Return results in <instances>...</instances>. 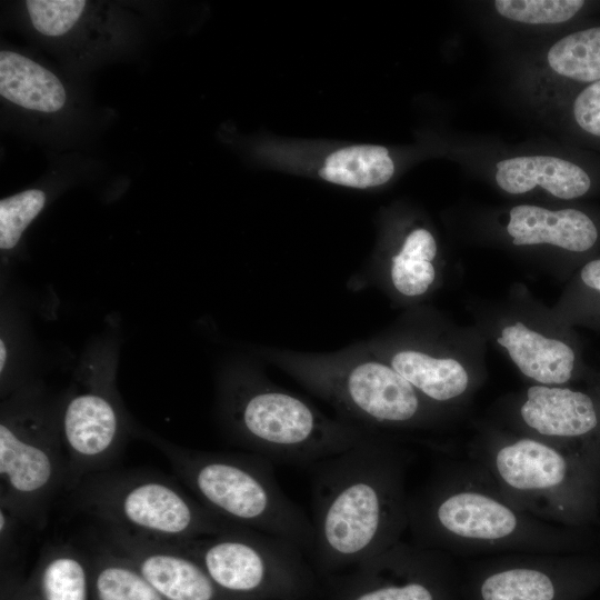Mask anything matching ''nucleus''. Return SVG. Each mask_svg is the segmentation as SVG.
Returning <instances> with one entry per match:
<instances>
[{
  "mask_svg": "<svg viewBox=\"0 0 600 600\" xmlns=\"http://www.w3.org/2000/svg\"><path fill=\"white\" fill-rule=\"evenodd\" d=\"M579 281L584 291L600 298V257L588 260L582 266L579 271Z\"/></svg>",
  "mask_w": 600,
  "mask_h": 600,
  "instance_id": "nucleus-30",
  "label": "nucleus"
},
{
  "mask_svg": "<svg viewBox=\"0 0 600 600\" xmlns=\"http://www.w3.org/2000/svg\"><path fill=\"white\" fill-rule=\"evenodd\" d=\"M436 518L447 531L472 539L504 538L517 526L516 516L509 508L476 492L448 497L438 506Z\"/></svg>",
  "mask_w": 600,
  "mask_h": 600,
  "instance_id": "nucleus-16",
  "label": "nucleus"
},
{
  "mask_svg": "<svg viewBox=\"0 0 600 600\" xmlns=\"http://www.w3.org/2000/svg\"><path fill=\"white\" fill-rule=\"evenodd\" d=\"M1 600H28L22 582H16L12 578L6 577V581L2 583Z\"/></svg>",
  "mask_w": 600,
  "mask_h": 600,
  "instance_id": "nucleus-31",
  "label": "nucleus"
},
{
  "mask_svg": "<svg viewBox=\"0 0 600 600\" xmlns=\"http://www.w3.org/2000/svg\"><path fill=\"white\" fill-rule=\"evenodd\" d=\"M352 600H433L432 592L422 583L378 586L361 590Z\"/></svg>",
  "mask_w": 600,
  "mask_h": 600,
  "instance_id": "nucleus-28",
  "label": "nucleus"
},
{
  "mask_svg": "<svg viewBox=\"0 0 600 600\" xmlns=\"http://www.w3.org/2000/svg\"><path fill=\"white\" fill-rule=\"evenodd\" d=\"M521 416L529 427L552 437L580 438L600 426V413L593 398L569 388L530 387Z\"/></svg>",
  "mask_w": 600,
  "mask_h": 600,
  "instance_id": "nucleus-11",
  "label": "nucleus"
},
{
  "mask_svg": "<svg viewBox=\"0 0 600 600\" xmlns=\"http://www.w3.org/2000/svg\"><path fill=\"white\" fill-rule=\"evenodd\" d=\"M481 596L483 600H552L554 587L543 572L510 569L487 578Z\"/></svg>",
  "mask_w": 600,
  "mask_h": 600,
  "instance_id": "nucleus-23",
  "label": "nucleus"
},
{
  "mask_svg": "<svg viewBox=\"0 0 600 600\" xmlns=\"http://www.w3.org/2000/svg\"><path fill=\"white\" fill-rule=\"evenodd\" d=\"M496 182L506 192L519 194L540 186L563 200L586 196L592 187L591 176L572 161L553 156H520L496 164Z\"/></svg>",
  "mask_w": 600,
  "mask_h": 600,
  "instance_id": "nucleus-12",
  "label": "nucleus"
},
{
  "mask_svg": "<svg viewBox=\"0 0 600 600\" xmlns=\"http://www.w3.org/2000/svg\"><path fill=\"white\" fill-rule=\"evenodd\" d=\"M74 506L104 528L183 542L233 526L214 516L170 479L146 471H101L70 492Z\"/></svg>",
  "mask_w": 600,
  "mask_h": 600,
  "instance_id": "nucleus-5",
  "label": "nucleus"
},
{
  "mask_svg": "<svg viewBox=\"0 0 600 600\" xmlns=\"http://www.w3.org/2000/svg\"><path fill=\"white\" fill-rule=\"evenodd\" d=\"M394 164L381 146H352L331 153L319 170L322 179L351 188L367 189L388 182Z\"/></svg>",
  "mask_w": 600,
  "mask_h": 600,
  "instance_id": "nucleus-21",
  "label": "nucleus"
},
{
  "mask_svg": "<svg viewBox=\"0 0 600 600\" xmlns=\"http://www.w3.org/2000/svg\"><path fill=\"white\" fill-rule=\"evenodd\" d=\"M0 94L29 110L54 112L66 102L59 79L31 59L16 52L0 53Z\"/></svg>",
  "mask_w": 600,
  "mask_h": 600,
  "instance_id": "nucleus-17",
  "label": "nucleus"
},
{
  "mask_svg": "<svg viewBox=\"0 0 600 600\" xmlns=\"http://www.w3.org/2000/svg\"><path fill=\"white\" fill-rule=\"evenodd\" d=\"M33 27L46 36H61L80 18L83 0H29L26 2Z\"/></svg>",
  "mask_w": 600,
  "mask_h": 600,
  "instance_id": "nucleus-26",
  "label": "nucleus"
},
{
  "mask_svg": "<svg viewBox=\"0 0 600 600\" xmlns=\"http://www.w3.org/2000/svg\"><path fill=\"white\" fill-rule=\"evenodd\" d=\"M107 546L129 560L163 600H229L201 564L173 542L104 528Z\"/></svg>",
  "mask_w": 600,
  "mask_h": 600,
  "instance_id": "nucleus-9",
  "label": "nucleus"
},
{
  "mask_svg": "<svg viewBox=\"0 0 600 600\" xmlns=\"http://www.w3.org/2000/svg\"><path fill=\"white\" fill-rule=\"evenodd\" d=\"M46 202L42 191H22L0 201V248L13 249L22 232L40 213Z\"/></svg>",
  "mask_w": 600,
  "mask_h": 600,
  "instance_id": "nucleus-25",
  "label": "nucleus"
},
{
  "mask_svg": "<svg viewBox=\"0 0 600 600\" xmlns=\"http://www.w3.org/2000/svg\"><path fill=\"white\" fill-rule=\"evenodd\" d=\"M497 341L526 377L540 383H566L577 368L578 354L570 343L547 338L521 322L504 327Z\"/></svg>",
  "mask_w": 600,
  "mask_h": 600,
  "instance_id": "nucleus-14",
  "label": "nucleus"
},
{
  "mask_svg": "<svg viewBox=\"0 0 600 600\" xmlns=\"http://www.w3.org/2000/svg\"><path fill=\"white\" fill-rule=\"evenodd\" d=\"M507 231L516 246L548 243L576 254L591 251L600 239L594 219L576 208L516 206L510 210Z\"/></svg>",
  "mask_w": 600,
  "mask_h": 600,
  "instance_id": "nucleus-10",
  "label": "nucleus"
},
{
  "mask_svg": "<svg viewBox=\"0 0 600 600\" xmlns=\"http://www.w3.org/2000/svg\"><path fill=\"white\" fill-rule=\"evenodd\" d=\"M59 424L67 459L64 490L71 492L87 477L109 470L124 442L127 423L110 386L90 380L67 398Z\"/></svg>",
  "mask_w": 600,
  "mask_h": 600,
  "instance_id": "nucleus-8",
  "label": "nucleus"
},
{
  "mask_svg": "<svg viewBox=\"0 0 600 600\" xmlns=\"http://www.w3.org/2000/svg\"><path fill=\"white\" fill-rule=\"evenodd\" d=\"M89 558L92 600H163L129 560L104 542Z\"/></svg>",
  "mask_w": 600,
  "mask_h": 600,
  "instance_id": "nucleus-20",
  "label": "nucleus"
},
{
  "mask_svg": "<svg viewBox=\"0 0 600 600\" xmlns=\"http://www.w3.org/2000/svg\"><path fill=\"white\" fill-rule=\"evenodd\" d=\"M150 441L204 508L222 520L267 533L312 553L311 520L280 488L272 462L254 453H226Z\"/></svg>",
  "mask_w": 600,
  "mask_h": 600,
  "instance_id": "nucleus-3",
  "label": "nucleus"
},
{
  "mask_svg": "<svg viewBox=\"0 0 600 600\" xmlns=\"http://www.w3.org/2000/svg\"><path fill=\"white\" fill-rule=\"evenodd\" d=\"M22 588L28 600H92L89 554L70 543L50 546Z\"/></svg>",
  "mask_w": 600,
  "mask_h": 600,
  "instance_id": "nucleus-15",
  "label": "nucleus"
},
{
  "mask_svg": "<svg viewBox=\"0 0 600 600\" xmlns=\"http://www.w3.org/2000/svg\"><path fill=\"white\" fill-rule=\"evenodd\" d=\"M550 69L582 88L600 81V26L567 34L547 54Z\"/></svg>",
  "mask_w": 600,
  "mask_h": 600,
  "instance_id": "nucleus-22",
  "label": "nucleus"
},
{
  "mask_svg": "<svg viewBox=\"0 0 600 600\" xmlns=\"http://www.w3.org/2000/svg\"><path fill=\"white\" fill-rule=\"evenodd\" d=\"M7 356H8L7 346L3 339H1L0 340V372L1 374H3V371L6 369Z\"/></svg>",
  "mask_w": 600,
  "mask_h": 600,
  "instance_id": "nucleus-32",
  "label": "nucleus"
},
{
  "mask_svg": "<svg viewBox=\"0 0 600 600\" xmlns=\"http://www.w3.org/2000/svg\"><path fill=\"white\" fill-rule=\"evenodd\" d=\"M376 356L389 363L420 394L434 400L448 401L468 387L469 376L456 359L439 357L414 346L396 348L363 341Z\"/></svg>",
  "mask_w": 600,
  "mask_h": 600,
  "instance_id": "nucleus-13",
  "label": "nucleus"
},
{
  "mask_svg": "<svg viewBox=\"0 0 600 600\" xmlns=\"http://www.w3.org/2000/svg\"><path fill=\"white\" fill-rule=\"evenodd\" d=\"M496 464L502 479L519 490L559 486L568 473V463L558 451L531 439L503 447Z\"/></svg>",
  "mask_w": 600,
  "mask_h": 600,
  "instance_id": "nucleus-18",
  "label": "nucleus"
},
{
  "mask_svg": "<svg viewBox=\"0 0 600 600\" xmlns=\"http://www.w3.org/2000/svg\"><path fill=\"white\" fill-rule=\"evenodd\" d=\"M66 476L59 410L37 393L14 394L1 410L0 507L41 530Z\"/></svg>",
  "mask_w": 600,
  "mask_h": 600,
  "instance_id": "nucleus-6",
  "label": "nucleus"
},
{
  "mask_svg": "<svg viewBox=\"0 0 600 600\" xmlns=\"http://www.w3.org/2000/svg\"><path fill=\"white\" fill-rule=\"evenodd\" d=\"M571 117L581 133L600 141V81L577 92L571 103Z\"/></svg>",
  "mask_w": 600,
  "mask_h": 600,
  "instance_id": "nucleus-27",
  "label": "nucleus"
},
{
  "mask_svg": "<svg viewBox=\"0 0 600 600\" xmlns=\"http://www.w3.org/2000/svg\"><path fill=\"white\" fill-rule=\"evenodd\" d=\"M23 522L0 507V550L1 566L12 561L18 552V540Z\"/></svg>",
  "mask_w": 600,
  "mask_h": 600,
  "instance_id": "nucleus-29",
  "label": "nucleus"
},
{
  "mask_svg": "<svg viewBox=\"0 0 600 600\" xmlns=\"http://www.w3.org/2000/svg\"><path fill=\"white\" fill-rule=\"evenodd\" d=\"M260 356L366 432L420 414V393L363 341L322 353L263 348Z\"/></svg>",
  "mask_w": 600,
  "mask_h": 600,
  "instance_id": "nucleus-4",
  "label": "nucleus"
},
{
  "mask_svg": "<svg viewBox=\"0 0 600 600\" xmlns=\"http://www.w3.org/2000/svg\"><path fill=\"white\" fill-rule=\"evenodd\" d=\"M312 556L328 567L386 551L394 503L391 468L372 433L311 468Z\"/></svg>",
  "mask_w": 600,
  "mask_h": 600,
  "instance_id": "nucleus-1",
  "label": "nucleus"
},
{
  "mask_svg": "<svg viewBox=\"0 0 600 600\" xmlns=\"http://www.w3.org/2000/svg\"><path fill=\"white\" fill-rule=\"evenodd\" d=\"M586 6L583 0H497V12L529 24L562 23L574 18Z\"/></svg>",
  "mask_w": 600,
  "mask_h": 600,
  "instance_id": "nucleus-24",
  "label": "nucleus"
},
{
  "mask_svg": "<svg viewBox=\"0 0 600 600\" xmlns=\"http://www.w3.org/2000/svg\"><path fill=\"white\" fill-rule=\"evenodd\" d=\"M218 408L229 437L271 462L311 468L362 440L369 432L331 418L277 386L254 366L223 373Z\"/></svg>",
  "mask_w": 600,
  "mask_h": 600,
  "instance_id": "nucleus-2",
  "label": "nucleus"
},
{
  "mask_svg": "<svg viewBox=\"0 0 600 600\" xmlns=\"http://www.w3.org/2000/svg\"><path fill=\"white\" fill-rule=\"evenodd\" d=\"M173 543L230 597L253 594L274 579H283L302 554L288 541L236 524L213 536Z\"/></svg>",
  "mask_w": 600,
  "mask_h": 600,
  "instance_id": "nucleus-7",
  "label": "nucleus"
},
{
  "mask_svg": "<svg viewBox=\"0 0 600 600\" xmlns=\"http://www.w3.org/2000/svg\"><path fill=\"white\" fill-rule=\"evenodd\" d=\"M437 242L426 228L412 229L390 257L387 280L400 297L414 299L426 294L436 281Z\"/></svg>",
  "mask_w": 600,
  "mask_h": 600,
  "instance_id": "nucleus-19",
  "label": "nucleus"
}]
</instances>
